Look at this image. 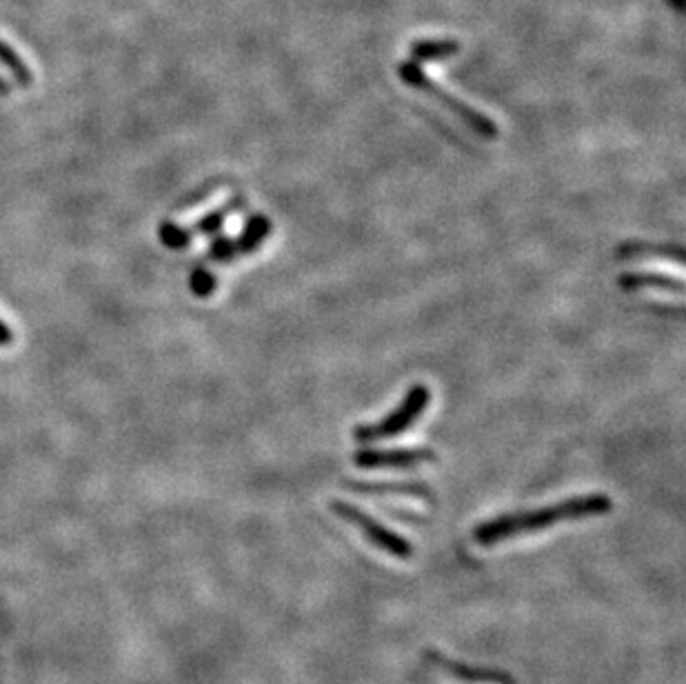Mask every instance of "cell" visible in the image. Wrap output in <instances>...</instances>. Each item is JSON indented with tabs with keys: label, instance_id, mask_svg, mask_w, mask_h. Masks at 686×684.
Instances as JSON below:
<instances>
[{
	"label": "cell",
	"instance_id": "cell-1",
	"mask_svg": "<svg viewBox=\"0 0 686 684\" xmlns=\"http://www.w3.org/2000/svg\"><path fill=\"white\" fill-rule=\"evenodd\" d=\"M613 509V500L604 494H587V496H573L567 500H560L556 505L518 511V513H504L493 520L482 522L473 529V540L482 547H493L498 542L518 538L522 533H536L542 529L556 527L560 522L593 518V516H607Z\"/></svg>",
	"mask_w": 686,
	"mask_h": 684
},
{
	"label": "cell",
	"instance_id": "cell-2",
	"mask_svg": "<svg viewBox=\"0 0 686 684\" xmlns=\"http://www.w3.org/2000/svg\"><path fill=\"white\" fill-rule=\"evenodd\" d=\"M429 400L431 391L427 385H413L407 391V396L402 398L400 405L393 409L387 418L371 422V425H358L353 429V440L360 442V445H369V442L389 440L407 434V431L422 418V414H425Z\"/></svg>",
	"mask_w": 686,
	"mask_h": 684
},
{
	"label": "cell",
	"instance_id": "cell-3",
	"mask_svg": "<svg viewBox=\"0 0 686 684\" xmlns=\"http://www.w3.org/2000/svg\"><path fill=\"white\" fill-rule=\"evenodd\" d=\"M329 509L334 511L340 520H345L349 522V525L356 527L376 549L385 551L398 560H409L413 556V547L407 538H402L400 533L391 531L389 527L382 525V522L369 516V513L362 511L360 507L351 505V502H345V500H331Z\"/></svg>",
	"mask_w": 686,
	"mask_h": 684
},
{
	"label": "cell",
	"instance_id": "cell-4",
	"mask_svg": "<svg viewBox=\"0 0 686 684\" xmlns=\"http://www.w3.org/2000/svg\"><path fill=\"white\" fill-rule=\"evenodd\" d=\"M400 78L405 80L407 85L416 87V89H420V92L429 94L431 98L440 100V103L445 105L451 114H456V116L462 120V123L471 129V132H476L478 136L487 138V140L498 138V125L493 123L491 118H487L484 114H480L478 109L469 107L467 103H462L460 98L451 96L445 87H440L438 83H433V80L427 78L425 74H422L418 67H413V65L400 67Z\"/></svg>",
	"mask_w": 686,
	"mask_h": 684
},
{
	"label": "cell",
	"instance_id": "cell-5",
	"mask_svg": "<svg viewBox=\"0 0 686 684\" xmlns=\"http://www.w3.org/2000/svg\"><path fill=\"white\" fill-rule=\"evenodd\" d=\"M438 462V454L431 447H393V449H358L353 465L365 471H409L420 465Z\"/></svg>",
	"mask_w": 686,
	"mask_h": 684
},
{
	"label": "cell",
	"instance_id": "cell-6",
	"mask_svg": "<svg viewBox=\"0 0 686 684\" xmlns=\"http://www.w3.org/2000/svg\"><path fill=\"white\" fill-rule=\"evenodd\" d=\"M345 487L360 496H407L436 505V494L425 480H347Z\"/></svg>",
	"mask_w": 686,
	"mask_h": 684
},
{
	"label": "cell",
	"instance_id": "cell-7",
	"mask_svg": "<svg viewBox=\"0 0 686 684\" xmlns=\"http://www.w3.org/2000/svg\"><path fill=\"white\" fill-rule=\"evenodd\" d=\"M427 658L438 669L445 671L447 676L456 678L460 682H469V684H516V680H513L511 676H507V673L496 671V669H478V667L462 665V662L445 658V656H442V653L429 651Z\"/></svg>",
	"mask_w": 686,
	"mask_h": 684
},
{
	"label": "cell",
	"instance_id": "cell-8",
	"mask_svg": "<svg viewBox=\"0 0 686 684\" xmlns=\"http://www.w3.org/2000/svg\"><path fill=\"white\" fill-rule=\"evenodd\" d=\"M620 260H671V263L684 265V249L680 245H655L640 243V240H629L615 249Z\"/></svg>",
	"mask_w": 686,
	"mask_h": 684
},
{
	"label": "cell",
	"instance_id": "cell-9",
	"mask_svg": "<svg viewBox=\"0 0 686 684\" xmlns=\"http://www.w3.org/2000/svg\"><path fill=\"white\" fill-rule=\"evenodd\" d=\"M618 285L624 291H642V289H660L669 291V294H682L684 283L680 278H673L667 274H658V271H627L618 278Z\"/></svg>",
	"mask_w": 686,
	"mask_h": 684
},
{
	"label": "cell",
	"instance_id": "cell-10",
	"mask_svg": "<svg viewBox=\"0 0 686 684\" xmlns=\"http://www.w3.org/2000/svg\"><path fill=\"white\" fill-rule=\"evenodd\" d=\"M271 234V220L265 214H254L249 216L245 229H242V234L238 238V254L240 256H249L254 254L256 249L262 247V243L269 238Z\"/></svg>",
	"mask_w": 686,
	"mask_h": 684
},
{
	"label": "cell",
	"instance_id": "cell-11",
	"mask_svg": "<svg viewBox=\"0 0 686 684\" xmlns=\"http://www.w3.org/2000/svg\"><path fill=\"white\" fill-rule=\"evenodd\" d=\"M451 52H458V45L453 43H420L413 47V54L420 58H431V56H445Z\"/></svg>",
	"mask_w": 686,
	"mask_h": 684
}]
</instances>
